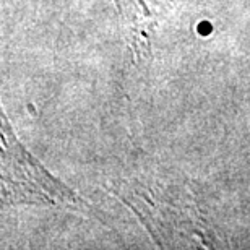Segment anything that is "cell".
Wrapping results in <instances>:
<instances>
[{"mask_svg": "<svg viewBox=\"0 0 250 250\" xmlns=\"http://www.w3.org/2000/svg\"><path fill=\"white\" fill-rule=\"evenodd\" d=\"M182 0H114L124 39L135 61L151 57L154 33Z\"/></svg>", "mask_w": 250, "mask_h": 250, "instance_id": "2", "label": "cell"}, {"mask_svg": "<svg viewBox=\"0 0 250 250\" xmlns=\"http://www.w3.org/2000/svg\"><path fill=\"white\" fill-rule=\"evenodd\" d=\"M0 190L3 205H44L67 211H88L80 195L54 177L17 138L2 109L0 116Z\"/></svg>", "mask_w": 250, "mask_h": 250, "instance_id": "1", "label": "cell"}]
</instances>
